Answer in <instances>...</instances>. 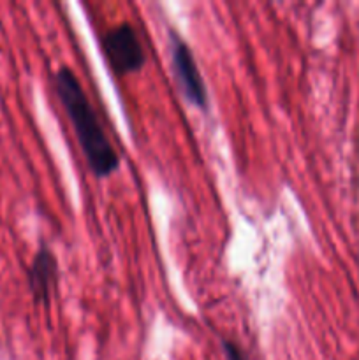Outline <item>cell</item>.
I'll return each mask as SVG.
<instances>
[{"mask_svg":"<svg viewBox=\"0 0 359 360\" xmlns=\"http://www.w3.org/2000/svg\"><path fill=\"white\" fill-rule=\"evenodd\" d=\"M56 97L73 123L83 157L97 178H108L118 169L120 157L99 123L97 112L84 94L80 79L69 67H60L53 76Z\"/></svg>","mask_w":359,"mask_h":360,"instance_id":"1","label":"cell"},{"mask_svg":"<svg viewBox=\"0 0 359 360\" xmlns=\"http://www.w3.org/2000/svg\"><path fill=\"white\" fill-rule=\"evenodd\" d=\"M169 55H171L172 74L185 101L196 108L206 109L208 91L192 49L175 30L169 32Z\"/></svg>","mask_w":359,"mask_h":360,"instance_id":"2","label":"cell"},{"mask_svg":"<svg viewBox=\"0 0 359 360\" xmlns=\"http://www.w3.org/2000/svg\"><path fill=\"white\" fill-rule=\"evenodd\" d=\"M102 49L111 69L120 76L139 72L146 63L143 44L130 23H120L109 28L102 37Z\"/></svg>","mask_w":359,"mask_h":360,"instance_id":"3","label":"cell"},{"mask_svg":"<svg viewBox=\"0 0 359 360\" xmlns=\"http://www.w3.org/2000/svg\"><path fill=\"white\" fill-rule=\"evenodd\" d=\"M56 278H58V267H56L55 255L51 253V250L42 246L35 253L30 269H28V287H30L35 302L48 304L53 288L56 285Z\"/></svg>","mask_w":359,"mask_h":360,"instance_id":"4","label":"cell"},{"mask_svg":"<svg viewBox=\"0 0 359 360\" xmlns=\"http://www.w3.org/2000/svg\"><path fill=\"white\" fill-rule=\"evenodd\" d=\"M222 350H224L225 359L227 360H246L245 354L241 352V348H239L236 343H232V341H227V340L222 341Z\"/></svg>","mask_w":359,"mask_h":360,"instance_id":"5","label":"cell"}]
</instances>
